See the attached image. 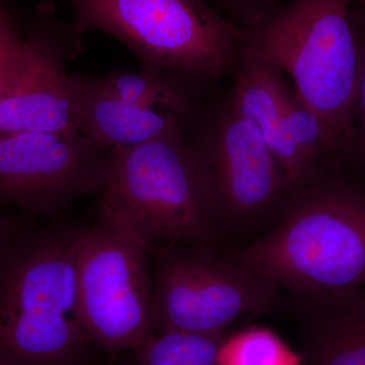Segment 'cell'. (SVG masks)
<instances>
[{"mask_svg": "<svg viewBox=\"0 0 365 365\" xmlns=\"http://www.w3.org/2000/svg\"><path fill=\"white\" fill-rule=\"evenodd\" d=\"M83 227L26 228L0 260V365H91L78 316Z\"/></svg>", "mask_w": 365, "mask_h": 365, "instance_id": "cell-1", "label": "cell"}, {"mask_svg": "<svg viewBox=\"0 0 365 365\" xmlns=\"http://www.w3.org/2000/svg\"><path fill=\"white\" fill-rule=\"evenodd\" d=\"M355 0H294L241 30L237 61L287 73L318 118L334 155L348 160L359 48L350 19Z\"/></svg>", "mask_w": 365, "mask_h": 365, "instance_id": "cell-2", "label": "cell"}, {"mask_svg": "<svg viewBox=\"0 0 365 365\" xmlns=\"http://www.w3.org/2000/svg\"><path fill=\"white\" fill-rule=\"evenodd\" d=\"M230 258L297 295L365 287V187L335 173L297 189L277 227Z\"/></svg>", "mask_w": 365, "mask_h": 365, "instance_id": "cell-3", "label": "cell"}, {"mask_svg": "<svg viewBox=\"0 0 365 365\" xmlns=\"http://www.w3.org/2000/svg\"><path fill=\"white\" fill-rule=\"evenodd\" d=\"M101 212L151 248L155 242L211 248L218 222L212 192L186 133L113 148Z\"/></svg>", "mask_w": 365, "mask_h": 365, "instance_id": "cell-4", "label": "cell"}, {"mask_svg": "<svg viewBox=\"0 0 365 365\" xmlns=\"http://www.w3.org/2000/svg\"><path fill=\"white\" fill-rule=\"evenodd\" d=\"M71 1L76 35H111L143 68L212 81L237 66L241 30L204 0Z\"/></svg>", "mask_w": 365, "mask_h": 365, "instance_id": "cell-5", "label": "cell"}, {"mask_svg": "<svg viewBox=\"0 0 365 365\" xmlns=\"http://www.w3.org/2000/svg\"><path fill=\"white\" fill-rule=\"evenodd\" d=\"M148 248L101 212L85 228L76 254L78 316L91 344L110 359L137 352L155 335Z\"/></svg>", "mask_w": 365, "mask_h": 365, "instance_id": "cell-6", "label": "cell"}, {"mask_svg": "<svg viewBox=\"0 0 365 365\" xmlns=\"http://www.w3.org/2000/svg\"><path fill=\"white\" fill-rule=\"evenodd\" d=\"M278 304L277 287L209 247L173 245L153 281L157 333L225 332L235 319L267 313Z\"/></svg>", "mask_w": 365, "mask_h": 365, "instance_id": "cell-7", "label": "cell"}, {"mask_svg": "<svg viewBox=\"0 0 365 365\" xmlns=\"http://www.w3.org/2000/svg\"><path fill=\"white\" fill-rule=\"evenodd\" d=\"M191 143L207 176L218 222L248 225L281 217L297 190L259 129L228 98L208 115Z\"/></svg>", "mask_w": 365, "mask_h": 365, "instance_id": "cell-8", "label": "cell"}, {"mask_svg": "<svg viewBox=\"0 0 365 365\" xmlns=\"http://www.w3.org/2000/svg\"><path fill=\"white\" fill-rule=\"evenodd\" d=\"M112 151L81 132L0 134V203L34 215L56 212L102 191Z\"/></svg>", "mask_w": 365, "mask_h": 365, "instance_id": "cell-9", "label": "cell"}, {"mask_svg": "<svg viewBox=\"0 0 365 365\" xmlns=\"http://www.w3.org/2000/svg\"><path fill=\"white\" fill-rule=\"evenodd\" d=\"M83 51L72 26L48 7L21 42L11 81L0 97V134L78 131V97L66 62Z\"/></svg>", "mask_w": 365, "mask_h": 365, "instance_id": "cell-10", "label": "cell"}, {"mask_svg": "<svg viewBox=\"0 0 365 365\" xmlns=\"http://www.w3.org/2000/svg\"><path fill=\"white\" fill-rule=\"evenodd\" d=\"M228 100L242 116L259 129L288 181L295 190L322 177L287 130L282 106L285 83L282 72L254 62H239Z\"/></svg>", "mask_w": 365, "mask_h": 365, "instance_id": "cell-11", "label": "cell"}, {"mask_svg": "<svg viewBox=\"0 0 365 365\" xmlns=\"http://www.w3.org/2000/svg\"><path fill=\"white\" fill-rule=\"evenodd\" d=\"M78 97V131L108 148H132L186 133L188 118L123 102L101 90L93 76L72 74Z\"/></svg>", "mask_w": 365, "mask_h": 365, "instance_id": "cell-12", "label": "cell"}, {"mask_svg": "<svg viewBox=\"0 0 365 365\" xmlns=\"http://www.w3.org/2000/svg\"><path fill=\"white\" fill-rule=\"evenodd\" d=\"M299 297L302 365H365V287Z\"/></svg>", "mask_w": 365, "mask_h": 365, "instance_id": "cell-13", "label": "cell"}, {"mask_svg": "<svg viewBox=\"0 0 365 365\" xmlns=\"http://www.w3.org/2000/svg\"><path fill=\"white\" fill-rule=\"evenodd\" d=\"M186 78L188 76L143 67L140 71L119 69L93 79L101 90L118 100L167 110L188 118L191 98L180 81Z\"/></svg>", "mask_w": 365, "mask_h": 365, "instance_id": "cell-14", "label": "cell"}, {"mask_svg": "<svg viewBox=\"0 0 365 365\" xmlns=\"http://www.w3.org/2000/svg\"><path fill=\"white\" fill-rule=\"evenodd\" d=\"M230 336L228 331L155 333L135 352V365H217L222 346Z\"/></svg>", "mask_w": 365, "mask_h": 365, "instance_id": "cell-15", "label": "cell"}, {"mask_svg": "<svg viewBox=\"0 0 365 365\" xmlns=\"http://www.w3.org/2000/svg\"><path fill=\"white\" fill-rule=\"evenodd\" d=\"M217 365H302V359L276 334L253 328L227 338Z\"/></svg>", "mask_w": 365, "mask_h": 365, "instance_id": "cell-16", "label": "cell"}, {"mask_svg": "<svg viewBox=\"0 0 365 365\" xmlns=\"http://www.w3.org/2000/svg\"><path fill=\"white\" fill-rule=\"evenodd\" d=\"M350 19L359 48V71L353 98L351 146L347 160H353L365 174V9L359 0L353 4Z\"/></svg>", "mask_w": 365, "mask_h": 365, "instance_id": "cell-17", "label": "cell"}, {"mask_svg": "<svg viewBox=\"0 0 365 365\" xmlns=\"http://www.w3.org/2000/svg\"><path fill=\"white\" fill-rule=\"evenodd\" d=\"M216 9L227 14L240 30H250L279 9V0H215Z\"/></svg>", "mask_w": 365, "mask_h": 365, "instance_id": "cell-18", "label": "cell"}, {"mask_svg": "<svg viewBox=\"0 0 365 365\" xmlns=\"http://www.w3.org/2000/svg\"><path fill=\"white\" fill-rule=\"evenodd\" d=\"M21 42L6 14L0 9V76H13L20 56Z\"/></svg>", "mask_w": 365, "mask_h": 365, "instance_id": "cell-19", "label": "cell"}, {"mask_svg": "<svg viewBox=\"0 0 365 365\" xmlns=\"http://www.w3.org/2000/svg\"><path fill=\"white\" fill-rule=\"evenodd\" d=\"M26 230V227H23V225H21L13 216L7 215L0 211V260L9 247L16 241V237Z\"/></svg>", "mask_w": 365, "mask_h": 365, "instance_id": "cell-20", "label": "cell"}, {"mask_svg": "<svg viewBox=\"0 0 365 365\" xmlns=\"http://www.w3.org/2000/svg\"><path fill=\"white\" fill-rule=\"evenodd\" d=\"M11 76H0V97H1L4 91L6 90L7 83L11 81Z\"/></svg>", "mask_w": 365, "mask_h": 365, "instance_id": "cell-21", "label": "cell"}, {"mask_svg": "<svg viewBox=\"0 0 365 365\" xmlns=\"http://www.w3.org/2000/svg\"><path fill=\"white\" fill-rule=\"evenodd\" d=\"M359 1L361 2L362 6H364L365 9V0H359Z\"/></svg>", "mask_w": 365, "mask_h": 365, "instance_id": "cell-22", "label": "cell"}]
</instances>
